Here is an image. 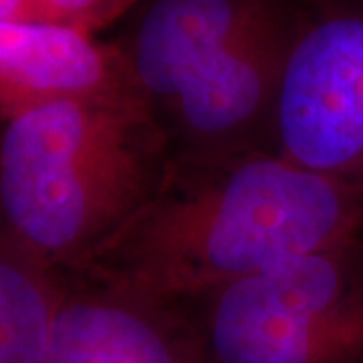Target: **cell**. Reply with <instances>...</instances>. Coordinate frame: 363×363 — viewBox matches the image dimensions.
I'll list each match as a JSON object with an SVG mask.
<instances>
[{"label": "cell", "instance_id": "obj_1", "mask_svg": "<svg viewBox=\"0 0 363 363\" xmlns=\"http://www.w3.org/2000/svg\"><path fill=\"white\" fill-rule=\"evenodd\" d=\"M363 242V180L303 168L271 147L174 152L154 196L75 271L184 311L277 262Z\"/></svg>", "mask_w": 363, "mask_h": 363}, {"label": "cell", "instance_id": "obj_2", "mask_svg": "<svg viewBox=\"0 0 363 363\" xmlns=\"http://www.w3.org/2000/svg\"><path fill=\"white\" fill-rule=\"evenodd\" d=\"M174 147L138 93L37 105L2 119V230L71 272L154 196Z\"/></svg>", "mask_w": 363, "mask_h": 363}, {"label": "cell", "instance_id": "obj_3", "mask_svg": "<svg viewBox=\"0 0 363 363\" xmlns=\"http://www.w3.org/2000/svg\"><path fill=\"white\" fill-rule=\"evenodd\" d=\"M178 313L202 363H363V242L277 262Z\"/></svg>", "mask_w": 363, "mask_h": 363}, {"label": "cell", "instance_id": "obj_4", "mask_svg": "<svg viewBox=\"0 0 363 363\" xmlns=\"http://www.w3.org/2000/svg\"><path fill=\"white\" fill-rule=\"evenodd\" d=\"M267 147L363 180V0H293Z\"/></svg>", "mask_w": 363, "mask_h": 363}, {"label": "cell", "instance_id": "obj_5", "mask_svg": "<svg viewBox=\"0 0 363 363\" xmlns=\"http://www.w3.org/2000/svg\"><path fill=\"white\" fill-rule=\"evenodd\" d=\"M274 0H140L113 39L154 116L214 65Z\"/></svg>", "mask_w": 363, "mask_h": 363}, {"label": "cell", "instance_id": "obj_6", "mask_svg": "<svg viewBox=\"0 0 363 363\" xmlns=\"http://www.w3.org/2000/svg\"><path fill=\"white\" fill-rule=\"evenodd\" d=\"M121 93L138 91L113 40L52 23H0L2 119L52 101Z\"/></svg>", "mask_w": 363, "mask_h": 363}, {"label": "cell", "instance_id": "obj_7", "mask_svg": "<svg viewBox=\"0 0 363 363\" xmlns=\"http://www.w3.org/2000/svg\"><path fill=\"white\" fill-rule=\"evenodd\" d=\"M49 363H202L186 317L65 274Z\"/></svg>", "mask_w": 363, "mask_h": 363}, {"label": "cell", "instance_id": "obj_8", "mask_svg": "<svg viewBox=\"0 0 363 363\" xmlns=\"http://www.w3.org/2000/svg\"><path fill=\"white\" fill-rule=\"evenodd\" d=\"M65 274L0 233V363H49Z\"/></svg>", "mask_w": 363, "mask_h": 363}, {"label": "cell", "instance_id": "obj_9", "mask_svg": "<svg viewBox=\"0 0 363 363\" xmlns=\"http://www.w3.org/2000/svg\"><path fill=\"white\" fill-rule=\"evenodd\" d=\"M138 2L140 0H25L13 21L52 23L95 35L125 21Z\"/></svg>", "mask_w": 363, "mask_h": 363}, {"label": "cell", "instance_id": "obj_10", "mask_svg": "<svg viewBox=\"0 0 363 363\" xmlns=\"http://www.w3.org/2000/svg\"><path fill=\"white\" fill-rule=\"evenodd\" d=\"M25 0H0V21H13Z\"/></svg>", "mask_w": 363, "mask_h": 363}]
</instances>
